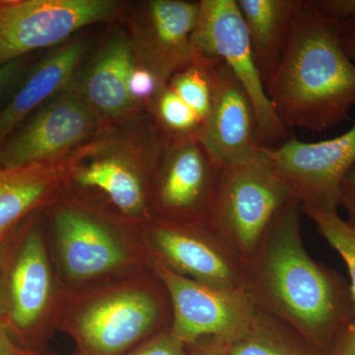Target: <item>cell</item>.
Masks as SVG:
<instances>
[{
	"instance_id": "obj_1",
	"label": "cell",
	"mask_w": 355,
	"mask_h": 355,
	"mask_svg": "<svg viewBox=\"0 0 355 355\" xmlns=\"http://www.w3.org/2000/svg\"><path fill=\"white\" fill-rule=\"evenodd\" d=\"M266 92L287 130L324 132L349 120L355 105V64L340 41V20L315 0H301L286 51Z\"/></svg>"
},
{
	"instance_id": "obj_2",
	"label": "cell",
	"mask_w": 355,
	"mask_h": 355,
	"mask_svg": "<svg viewBox=\"0 0 355 355\" xmlns=\"http://www.w3.org/2000/svg\"><path fill=\"white\" fill-rule=\"evenodd\" d=\"M299 205L292 198L270 228L263 266L266 289L320 355H333L354 316L349 288L317 265L301 241Z\"/></svg>"
},
{
	"instance_id": "obj_3",
	"label": "cell",
	"mask_w": 355,
	"mask_h": 355,
	"mask_svg": "<svg viewBox=\"0 0 355 355\" xmlns=\"http://www.w3.org/2000/svg\"><path fill=\"white\" fill-rule=\"evenodd\" d=\"M148 268L81 291L64 292L57 330L78 355H125L157 335L163 299Z\"/></svg>"
},
{
	"instance_id": "obj_4",
	"label": "cell",
	"mask_w": 355,
	"mask_h": 355,
	"mask_svg": "<svg viewBox=\"0 0 355 355\" xmlns=\"http://www.w3.org/2000/svg\"><path fill=\"white\" fill-rule=\"evenodd\" d=\"M53 257L64 292L81 291L146 270L141 233L123 229L80 205L51 214Z\"/></svg>"
},
{
	"instance_id": "obj_5",
	"label": "cell",
	"mask_w": 355,
	"mask_h": 355,
	"mask_svg": "<svg viewBox=\"0 0 355 355\" xmlns=\"http://www.w3.org/2000/svg\"><path fill=\"white\" fill-rule=\"evenodd\" d=\"M64 291L43 229L30 222L9 242L0 270V322L30 349L57 330Z\"/></svg>"
},
{
	"instance_id": "obj_6",
	"label": "cell",
	"mask_w": 355,
	"mask_h": 355,
	"mask_svg": "<svg viewBox=\"0 0 355 355\" xmlns=\"http://www.w3.org/2000/svg\"><path fill=\"white\" fill-rule=\"evenodd\" d=\"M293 198L263 146L222 166L209 216L212 225L251 253Z\"/></svg>"
},
{
	"instance_id": "obj_7",
	"label": "cell",
	"mask_w": 355,
	"mask_h": 355,
	"mask_svg": "<svg viewBox=\"0 0 355 355\" xmlns=\"http://www.w3.org/2000/svg\"><path fill=\"white\" fill-rule=\"evenodd\" d=\"M193 46L198 55L222 60L242 84L253 104L261 146L286 141L287 130L266 95L236 0L200 1Z\"/></svg>"
},
{
	"instance_id": "obj_8",
	"label": "cell",
	"mask_w": 355,
	"mask_h": 355,
	"mask_svg": "<svg viewBox=\"0 0 355 355\" xmlns=\"http://www.w3.org/2000/svg\"><path fill=\"white\" fill-rule=\"evenodd\" d=\"M111 0H0V67L116 13Z\"/></svg>"
},
{
	"instance_id": "obj_9",
	"label": "cell",
	"mask_w": 355,
	"mask_h": 355,
	"mask_svg": "<svg viewBox=\"0 0 355 355\" xmlns=\"http://www.w3.org/2000/svg\"><path fill=\"white\" fill-rule=\"evenodd\" d=\"M146 251L147 268L171 300V331L184 345H195L207 336L231 342L252 326L253 310L239 292L214 288L184 277Z\"/></svg>"
},
{
	"instance_id": "obj_10",
	"label": "cell",
	"mask_w": 355,
	"mask_h": 355,
	"mask_svg": "<svg viewBox=\"0 0 355 355\" xmlns=\"http://www.w3.org/2000/svg\"><path fill=\"white\" fill-rule=\"evenodd\" d=\"M98 116L80 93L65 89L43 105L0 146V165L55 164L92 135Z\"/></svg>"
},
{
	"instance_id": "obj_11",
	"label": "cell",
	"mask_w": 355,
	"mask_h": 355,
	"mask_svg": "<svg viewBox=\"0 0 355 355\" xmlns=\"http://www.w3.org/2000/svg\"><path fill=\"white\" fill-rule=\"evenodd\" d=\"M263 147L303 207L338 209L343 178L355 165V123L334 139L304 142L293 137Z\"/></svg>"
},
{
	"instance_id": "obj_12",
	"label": "cell",
	"mask_w": 355,
	"mask_h": 355,
	"mask_svg": "<svg viewBox=\"0 0 355 355\" xmlns=\"http://www.w3.org/2000/svg\"><path fill=\"white\" fill-rule=\"evenodd\" d=\"M220 171L198 139L165 141L153 177L160 219L184 225L209 219Z\"/></svg>"
},
{
	"instance_id": "obj_13",
	"label": "cell",
	"mask_w": 355,
	"mask_h": 355,
	"mask_svg": "<svg viewBox=\"0 0 355 355\" xmlns=\"http://www.w3.org/2000/svg\"><path fill=\"white\" fill-rule=\"evenodd\" d=\"M200 1L150 0L142 4L135 20V46L140 64L162 86L196 62L193 46Z\"/></svg>"
},
{
	"instance_id": "obj_14",
	"label": "cell",
	"mask_w": 355,
	"mask_h": 355,
	"mask_svg": "<svg viewBox=\"0 0 355 355\" xmlns=\"http://www.w3.org/2000/svg\"><path fill=\"white\" fill-rule=\"evenodd\" d=\"M198 139L221 167L261 146L251 99L237 77L220 60H216L214 65L211 109Z\"/></svg>"
},
{
	"instance_id": "obj_15",
	"label": "cell",
	"mask_w": 355,
	"mask_h": 355,
	"mask_svg": "<svg viewBox=\"0 0 355 355\" xmlns=\"http://www.w3.org/2000/svg\"><path fill=\"white\" fill-rule=\"evenodd\" d=\"M161 153L133 161L119 151L105 150L74 163L69 178L80 188L103 193L127 221L147 222L151 218L148 177H154Z\"/></svg>"
},
{
	"instance_id": "obj_16",
	"label": "cell",
	"mask_w": 355,
	"mask_h": 355,
	"mask_svg": "<svg viewBox=\"0 0 355 355\" xmlns=\"http://www.w3.org/2000/svg\"><path fill=\"white\" fill-rule=\"evenodd\" d=\"M141 238L147 251L174 272L214 288L235 291L228 261L191 225L159 218L147 225Z\"/></svg>"
},
{
	"instance_id": "obj_17",
	"label": "cell",
	"mask_w": 355,
	"mask_h": 355,
	"mask_svg": "<svg viewBox=\"0 0 355 355\" xmlns=\"http://www.w3.org/2000/svg\"><path fill=\"white\" fill-rule=\"evenodd\" d=\"M85 51V42L76 40L27 69L0 106V146L33 113L69 87Z\"/></svg>"
},
{
	"instance_id": "obj_18",
	"label": "cell",
	"mask_w": 355,
	"mask_h": 355,
	"mask_svg": "<svg viewBox=\"0 0 355 355\" xmlns=\"http://www.w3.org/2000/svg\"><path fill=\"white\" fill-rule=\"evenodd\" d=\"M139 64L132 42L123 32H116L93 58L76 90L97 116H120L135 105L128 83Z\"/></svg>"
},
{
	"instance_id": "obj_19",
	"label": "cell",
	"mask_w": 355,
	"mask_h": 355,
	"mask_svg": "<svg viewBox=\"0 0 355 355\" xmlns=\"http://www.w3.org/2000/svg\"><path fill=\"white\" fill-rule=\"evenodd\" d=\"M263 84L286 51L301 0H236Z\"/></svg>"
},
{
	"instance_id": "obj_20",
	"label": "cell",
	"mask_w": 355,
	"mask_h": 355,
	"mask_svg": "<svg viewBox=\"0 0 355 355\" xmlns=\"http://www.w3.org/2000/svg\"><path fill=\"white\" fill-rule=\"evenodd\" d=\"M64 177L57 164L0 165V234L15 230L25 218L50 205Z\"/></svg>"
},
{
	"instance_id": "obj_21",
	"label": "cell",
	"mask_w": 355,
	"mask_h": 355,
	"mask_svg": "<svg viewBox=\"0 0 355 355\" xmlns=\"http://www.w3.org/2000/svg\"><path fill=\"white\" fill-rule=\"evenodd\" d=\"M216 60L198 55L193 64L175 74L167 84L198 114L203 123L209 116L214 101Z\"/></svg>"
},
{
	"instance_id": "obj_22",
	"label": "cell",
	"mask_w": 355,
	"mask_h": 355,
	"mask_svg": "<svg viewBox=\"0 0 355 355\" xmlns=\"http://www.w3.org/2000/svg\"><path fill=\"white\" fill-rule=\"evenodd\" d=\"M154 110L163 132L171 140L198 139L203 121L169 86L166 85L154 99Z\"/></svg>"
},
{
	"instance_id": "obj_23",
	"label": "cell",
	"mask_w": 355,
	"mask_h": 355,
	"mask_svg": "<svg viewBox=\"0 0 355 355\" xmlns=\"http://www.w3.org/2000/svg\"><path fill=\"white\" fill-rule=\"evenodd\" d=\"M303 210L314 222L324 239L342 256L347 263L350 275V293L355 317V228L349 222L340 218L338 209L303 207Z\"/></svg>"
},
{
	"instance_id": "obj_24",
	"label": "cell",
	"mask_w": 355,
	"mask_h": 355,
	"mask_svg": "<svg viewBox=\"0 0 355 355\" xmlns=\"http://www.w3.org/2000/svg\"><path fill=\"white\" fill-rule=\"evenodd\" d=\"M251 328L229 342L227 355H299L277 338Z\"/></svg>"
},
{
	"instance_id": "obj_25",
	"label": "cell",
	"mask_w": 355,
	"mask_h": 355,
	"mask_svg": "<svg viewBox=\"0 0 355 355\" xmlns=\"http://www.w3.org/2000/svg\"><path fill=\"white\" fill-rule=\"evenodd\" d=\"M163 88L164 86H162L157 77L140 62L133 69L130 83H128V89L135 104L142 101H150V100L154 101L156 96Z\"/></svg>"
},
{
	"instance_id": "obj_26",
	"label": "cell",
	"mask_w": 355,
	"mask_h": 355,
	"mask_svg": "<svg viewBox=\"0 0 355 355\" xmlns=\"http://www.w3.org/2000/svg\"><path fill=\"white\" fill-rule=\"evenodd\" d=\"M186 345L171 330L160 331L125 355H186Z\"/></svg>"
},
{
	"instance_id": "obj_27",
	"label": "cell",
	"mask_w": 355,
	"mask_h": 355,
	"mask_svg": "<svg viewBox=\"0 0 355 355\" xmlns=\"http://www.w3.org/2000/svg\"><path fill=\"white\" fill-rule=\"evenodd\" d=\"M27 71V57L0 67V106Z\"/></svg>"
},
{
	"instance_id": "obj_28",
	"label": "cell",
	"mask_w": 355,
	"mask_h": 355,
	"mask_svg": "<svg viewBox=\"0 0 355 355\" xmlns=\"http://www.w3.org/2000/svg\"><path fill=\"white\" fill-rule=\"evenodd\" d=\"M340 205L347 214V222L355 228V165L343 178L340 186Z\"/></svg>"
},
{
	"instance_id": "obj_29",
	"label": "cell",
	"mask_w": 355,
	"mask_h": 355,
	"mask_svg": "<svg viewBox=\"0 0 355 355\" xmlns=\"http://www.w3.org/2000/svg\"><path fill=\"white\" fill-rule=\"evenodd\" d=\"M322 12L336 19L355 16V0H315Z\"/></svg>"
},
{
	"instance_id": "obj_30",
	"label": "cell",
	"mask_w": 355,
	"mask_h": 355,
	"mask_svg": "<svg viewBox=\"0 0 355 355\" xmlns=\"http://www.w3.org/2000/svg\"><path fill=\"white\" fill-rule=\"evenodd\" d=\"M0 355H55L46 349H30L15 343L12 336L0 322Z\"/></svg>"
},
{
	"instance_id": "obj_31",
	"label": "cell",
	"mask_w": 355,
	"mask_h": 355,
	"mask_svg": "<svg viewBox=\"0 0 355 355\" xmlns=\"http://www.w3.org/2000/svg\"><path fill=\"white\" fill-rule=\"evenodd\" d=\"M340 41L347 57L355 64V16L340 20Z\"/></svg>"
},
{
	"instance_id": "obj_32",
	"label": "cell",
	"mask_w": 355,
	"mask_h": 355,
	"mask_svg": "<svg viewBox=\"0 0 355 355\" xmlns=\"http://www.w3.org/2000/svg\"><path fill=\"white\" fill-rule=\"evenodd\" d=\"M333 355H355V319L350 322L336 343Z\"/></svg>"
},
{
	"instance_id": "obj_33",
	"label": "cell",
	"mask_w": 355,
	"mask_h": 355,
	"mask_svg": "<svg viewBox=\"0 0 355 355\" xmlns=\"http://www.w3.org/2000/svg\"><path fill=\"white\" fill-rule=\"evenodd\" d=\"M191 355H227V350L219 345H207L198 347Z\"/></svg>"
},
{
	"instance_id": "obj_34",
	"label": "cell",
	"mask_w": 355,
	"mask_h": 355,
	"mask_svg": "<svg viewBox=\"0 0 355 355\" xmlns=\"http://www.w3.org/2000/svg\"><path fill=\"white\" fill-rule=\"evenodd\" d=\"M14 231V230H13ZM13 231L11 232L1 233L0 234V270H1L2 261H3L4 254L10 242L11 236L13 234Z\"/></svg>"
}]
</instances>
